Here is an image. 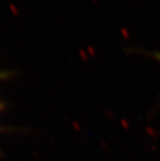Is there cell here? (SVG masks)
<instances>
[{
  "mask_svg": "<svg viewBox=\"0 0 160 161\" xmlns=\"http://www.w3.org/2000/svg\"><path fill=\"white\" fill-rule=\"evenodd\" d=\"M155 57H157V58H158V61H160V53H156V54H155Z\"/></svg>",
  "mask_w": 160,
  "mask_h": 161,
  "instance_id": "cell-1",
  "label": "cell"
},
{
  "mask_svg": "<svg viewBox=\"0 0 160 161\" xmlns=\"http://www.w3.org/2000/svg\"><path fill=\"white\" fill-rule=\"evenodd\" d=\"M2 104H1V103H0V110H1V109H2Z\"/></svg>",
  "mask_w": 160,
  "mask_h": 161,
  "instance_id": "cell-2",
  "label": "cell"
}]
</instances>
